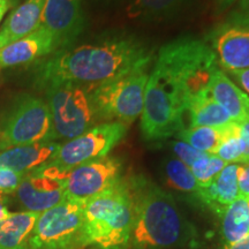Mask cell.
Returning a JSON list of instances; mask_svg holds the SVG:
<instances>
[{
    "label": "cell",
    "instance_id": "7",
    "mask_svg": "<svg viewBox=\"0 0 249 249\" xmlns=\"http://www.w3.org/2000/svg\"><path fill=\"white\" fill-rule=\"evenodd\" d=\"M40 173L60 180L66 198L80 202L89 201L107 192L120 181L123 164L116 157H105L77 165L70 170L44 164L36 169Z\"/></svg>",
    "mask_w": 249,
    "mask_h": 249
},
{
    "label": "cell",
    "instance_id": "29",
    "mask_svg": "<svg viewBox=\"0 0 249 249\" xmlns=\"http://www.w3.org/2000/svg\"><path fill=\"white\" fill-rule=\"evenodd\" d=\"M227 21L249 28V0H240L238 8Z\"/></svg>",
    "mask_w": 249,
    "mask_h": 249
},
{
    "label": "cell",
    "instance_id": "25",
    "mask_svg": "<svg viewBox=\"0 0 249 249\" xmlns=\"http://www.w3.org/2000/svg\"><path fill=\"white\" fill-rule=\"evenodd\" d=\"M227 165L223 160L213 154H203L197 158L189 169L197 181L200 188L209 186L213 179Z\"/></svg>",
    "mask_w": 249,
    "mask_h": 249
},
{
    "label": "cell",
    "instance_id": "11",
    "mask_svg": "<svg viewBox=\"0 0 249 249\" xmlns=\"http://www.w3.org/2000/svg\"><path fill=\"white\" fill-rule=\"evenodd\" d=\"M217 62L227 71L249 68V28L226 21L208 34Z\"/></svg>",
    "mask_w": 249,
    "mask_h": 249
},
{
    "label": "cell",
    "instance_id": "32",
    "mask_svg": "<svg viewBox=\"0 0 249 249\" xmlns=\"http://www.w3.org/2000/svg\"><path fill=\"white\" fill-rule=\"evenodd\" d=\"M240 136L245 144V152L241 164L249 163V123L240 124Z\"/></svg>",
    "mask_w": 249,
    "mask_h": 249
},
{
    "label": "cell",
    "instance_id": "27",
    "mask_svg": "<svg viewBox=\"0 0 249 249\" xmlns=\"http://www.w3.org/2000/svg\"><path fill=\"white\" fill-rule=\"evenodd\" d=\"M24 174L7 167H0V196L17 192Z\"/></svg>",
    "mask_w": 249,
    "mask_h": 249
},
{
    "label": "cell",
    "instance_id": "30",
    "mask_svg": "<svg viewBox=\"0 0 249 249\" xmlns=\"http://www.w3.org/2000/svg\"><path fill=\"white\" fill-rule=\"evenodd\" d=\"M238 187L239 196L249 200V163L239 164Z\"/></svg>",
    "mask_w": 249,
    "mask_h": 249
},
{
    "label": "cell",
    "instance_id": "13",
    "mask_svg": "<svg viewBox=\"0 0 249 249\" xmlns=\"http://www.w3.org/2000/svg\"><path fill=\"white\" fill-rule=\"evenodd\" d=\"M17 195L24 209L37 213L51 209L66 198L60 180L45 176L37 170L24 174L17 189Z\"/></svg>",
    "mask_w": 249,
    "mask_h": 249
},
{
    "label": "cell",
    "instance_id": "31",
    "mask_svg": "<svg viewBox=\"0 0 249 249\" xmlns=\"http://www.w3.org/2000/svg\"><path fill=\"white\" fill-rule=\"evenodd\" d=\"M229 73L231 74V75L236 80V82L247 91V95L249 96V68L229 71Z\"/></svg>",
    "mask_w": 249,
    "mask_h": 249
},
{
    "label": "cell",
    "instance_id": "37",
    "mask_svg": "<svg viewBox=\"0 0 249 249\" xmlns=\"http://www.w3.org/2000/svg\"><path fill=\"white\" fill-rule=\"evenodd\" d=\"M11 1H12V5H15V4H18V0H11Z\"/></svg>",
    "mask_w": 249,
    "mask_h": 249
},
{
    "label": "cell",
    "instance_id": "28",
    "mask_svg": "<svg viewBox=\"0 0 249 249\" xmlns=\"http://www.w3.org/2000/svg\"><path fill=\"white\" fill-rule=\"evenodd\" d=\"M171 148H172V151L176 155V157L188 167H191L193 163L204 154V152L196 150V149L187 144L186 142L180 141V140H177V141L171 143Z\"/></svg>",
    "mask_w": 249,
    "mask_h": 249
},
{
    "label": "cell",
    "instance_id": "16",
    "mask_svg": "<svg viewBox=\"0 0 249 249\" xmlns=\"http://www.w3.org/2000/svg\"><path fill=\"white\" fill-rule=\"evenodd\" d=\"M45 1L46 0H24L8 15L0 28V49L38 29Z\"/></svg>",
    "mask_w": 249,
    "mask_h": 249
},
{
    "label": "cell",
    "instance_id": "18",
    "mask_svg": "<svg viewBox=\"0 0 249 249\" xmlns=\"http://www.w3.org/2000/svg\"><path fill=\"white\" fill-rule=\"evenodd\" d=\"M238 170L239 164H227L209 186L198 191L197 197L219 216L239 197Z\"/></svg>",
    "mask_w": 249,
    "mask_h": 249
},
{
    "label": "cell",
    "instance_id": "19",
    "mask_svg": "<svg viewBox=\"0 0 249 249\" xmlns=\"http://www.w3.org/2000/svg\"><path fill=\"white\" fill-rule=\"evenodd\" d=\"M189 127H226L235 121L211 96L209 88L192 96L187 104Z\"/></svg>",
    "mask_w": 249,
    "mask_h": 249
},
{
    "label": "cell",
    "instance_id": "5",
    "mask_svg": "<svg viewBox=\"0 0 249 249\" xmlns=\"http://www.w3.org/2000/svg\"><path fill=\"white\" fill-rule=\"evenodd\" d=\"M148 66L139 67L114 79L90 87L98 119L118 121L126 126L142 114L149 74Z\"/></svg>",
    "mask_w": 249,
    "mask_h": 249
},
{
    "label": "cell",
    "instance_id": "6",
    "mask_svg": "<svg viewBox=\"0 0 249 249\" xmlns=\"http://www.w3.org/2000/svg\"><path fill=\"white\" fill-rule=\"evenodd\" d=\"M52 133L50 141H70L86 133L98 120L89 89L66 83L48 89Z\"/></svg>",
    "mask_w": 249,
    "mask_h": 249
},
{
    "label": "cell",
    "instance_id": "14",
    "mask_svg": "<svg viewBox=\"0 0 249 249\" xmlns=\"http://www.w3.org/2000/svg\"><path fill=\"white\" fill-rule=\"evenodd\" d=\"M58 50L53 36L39 26L30 35L0 49V71L29 64Z\"/></svg>",
    "mask_w": 249,
    "mask_h": 249
},
{
    "label": "cell",
    "instance_id": "36",
    "mask_svg": "<svg viewBox=\"0 0 249 249\" xmlns=\"http://www.w3.org/2000/svg\"><path fill=\"white\" fill-rule=\"evenodd\" d=\"M238 1V0H216L217 5L219 6L220 9H225L230 6H232L234 2Z\"/></svg>",
    "mask_w": 249,
    "mask_h": 249
},
{
    "label": "cell",
    "instance_id": "15",
    "mask_svg": "<svg viewBox=\"0 0 249 249\" xmlns=\"http://www.w3.org/2000/svg\"><path fill=\"white\" fill-rule=\"evenodd\" d=\"M209 91L233 121L236 124L249 123V96L219 68H216L213 73Z\"/></svg>",
    "mask_w": 249,
    "mask_h": 249
},
{
    "label": "cell",
    "instance_id": "38",
    "mask_svg": "<svg viewBox=\"0 0 249 249\" xmlns=\"http://www.w3.org/2000/svg\"><path fill=\"white\" fill-rule=\"evenodd\" d=\"M0 151H1V150H0Z\"/></svg>",
    "mask_w": 249,
    "mask_h": 249
},
{
    "label": "cell",
    "instance_id": "9",
    "mask_svg": "<svg viewBox=\"0 0 249 249\" xmlns=\"http://www.w3.org/2000/svg\"><path fill=\"white\" fill-rule=\"evenodd\" d=\"M51 113L48 103L34 96L18 99L0 133V150L50 141Z\"/></svg>",
    "mask_w": 249,
    "mask_h": 249
},
{
    "label": "cell",
    "instance_id": "35",
    "mask_svg": "<svg viewBox=\"0 0 249 249\" xmlns=\"http://www.w3.org/2000/svg\"><path fill=\"white\" fill-rule=\"evenodd\" d=\"M11 213H12L11 211H8L7 207H6L4 198H2L1 196H0V220H2V219H5V218H7Z\"/></svg>",
    "mask_w": 249,
    "mask_h": 249
},
{
    "label": "cell",
    "instance_id": "23",
    "mask_svg": "<svg viewBox=\"0 0 249 249\" xmlns=\"http://www.w3.org/2000/svg\"><path fill=\"white\" fill-rule=\"evenodd\" d=\"M236 124V123H234ZM234 124L226 127H189L177 133L180 141L186 142L204 154H216L218 147Z\"/></svg>",
    "mask_w": 249,
    "mask_h": 249
},
{
    "label": "cell",
    "instance_id": "33",
    "mask_svg": "<svg viewBox=\"0 0 249 249\" xmlns=\"http://www.w3.org/2000/svg\"><path fill=\"white\" fill-rule=\"evenodd\" d=\"M224 249H249V235L241 239L240 241L234 242V244L225 245Z\"/></svg>",
    "mask_w": 249,
    "mask_h": 249
},
{
    "label": "cell",
    "instance_id": "21",
    "mask_svg": "<svg viewBox=\"0 0 249 249\" xmlns=\"http://www.w3.org/2000/svg\"><path fill=\"white\" fill-rule=\"evenodd\" d=\"M189 0H129L126 15L140 22H158L177 17Z\"/></svg>",
    "mask_w": 249,
    "mask_h": 249
},
{
    "label": "cell",
    "instance_id": "24",
    "mask_svg": "<svg viewBox=\"0 0 249 249\" xmlns=\"http://www.w3.org/2000/svg\"><path fill=\"white\" fill-rule=\"evenodd\" d=\"M164 177L170 187L181 193L197 196L200 186L193 176L191 169L177 157H170L164 161Z\"/></svg>",
    "mask_w": 249,
    "mask_h": 249
},
{
    "label": "cell",
    "instance_id": "10",
    "mask_svg": "<svg viewBox=\"0 0 249 249\" xmlns=\"http://www.w3.org/2000/svg\"><path fill=\"white\" fill-rule=\"evenodd\" d=\"M127 127L118 121L96 124L77 138L59 145L46 164L61 170H70L77 165L105 157L124 138Z\"/></svg>",
    "mask_w": 249,
    "mask_h": 249
},
{
    "label": "cell",
    "instance_id": "3",
    "mask_svg": "<svg viewBox=\"0 0 249 249\" xmlns=\"http://www.w3.org/2000/svg\"><path fill=\"white\" fill-rule=\"evenodd\" d=\"M135 219L132 188L119 181L85 204L81 247L119 249L127 245Z\"/></svg>",
    "mask_w": 249,
    "mask_h": 249
},
{
    "label": "cell",
    "instance_id": "22",
    "mask_svg": "<svg viewBox=\"0 0 249 249\" xmlns=\"http://www.w3.org/2000/svg\"><path fill=\"white\" fill-rule=\"evenodd\" d=\"M222 233L225 245L249 235V200L239 196L222 214Z\"/></svg>",
    "mask_w": 249,
    "mask_h": 249
},
{
    "label": "cell",
    "instance_id": "4",
    "mask_svg": "<svg viewBox=\"0 0 249 249\" xmlns=\"http://www.w3.org/2000/svg\"><path fill=\"white\" fill-rule=\"evenodd\" d=\"M132 192L136 244L145 248H167L179 244L185 234L186 224L172 196L142 180L134 181Z\"/></svg>",
    "mask_w": 249,
    "mask_h": 249
},
{
    "label": "cell",
    "instance_id": "8",
    "mask_svg": "<svg viewBox=\"0 0 249 249\" xmlns=\"http://www.w3.org/2000/svg\"><path fill=\"white\" fill-rule=\"evenodd\" d=\"M85 202L65 198L39 214L31 233L29 249H75L81 247Z\"/></svg>",
    "mask_w": 249,
    "mask_h": 249
},
{
    "label": "cell",
    "instance_id": "17",
    "mask_svg": "<svg viewBox=\"0 0 249 249\" xmlns=\"http://www.w3.org/2000/svg\"><path fill=\"white\" fill-rule=\"evenodd\" d=\"M59 145L54 141H43L5 149L0 151V167L27 174L48 163Z\"/></svg>",
    "mask_w": 249,
    "mask_h": 249
},
{
    "label": "cell",
    "instance_id": "34",
    "mask_svg": "<svg viewBox=\"0 0 249 249\" xmlns=\"http://www.w3.org/2000/svg\"><path fill=\"white\" fill-rule=\"evenodd\" d=\"M12 1L11 0H0V23H1L2 18L8 12V9L12 7Z\"/></svg>",
    "mask_w": 249,
    "mask_h": 249
},
{
    "label": "cell",
    "instance_id": "1",
    "mask_svg": "<svg viewBox=\"0 0 249 249\" xmlns=\"http://www.w3.org/2000/svg\"><path fill=\"white\" fill-rule=\"evenodd\" d=\"M216 68V54L200 39L182 37L161 46L145 87L143 138L160 141L185 128L188 101L209 88Z\"/></svg>",
    "mask_w": 249,
    "mask_h": 249
},
{
    "label": "cell",
    "instance_id": "20",
    "mask_svg": "<svg viewBox=\"0 0 249 249\" xmlns=\"http://www.w3.org/2000/svg\"><path fill=\"white\" fill-rule=\"evenodd\" d=\"M40 213H12L0 220V249H29L28 242Z\"/></svg>",
    "mask_w": 249,
    "mask_h": 249
},
{
    "label": "cell",
    "instance_id": "2",
    "mask_svg": "<svg viewBox=\"0 0 249 249\" xmlns=\"http://www.w3.org/2000/svg\"><path fill=\"white\" fill-rule=\"evenodd\" d=\"M151 58L148 46L136 37L118 35L54 54L37 67L36 81L45 89L66 83L98 85L149 66Z\"/></svg>",
    "mask_w": 249,
    "mask_h": 249
},
{
    "label": "cell",
    "instance_id": "12",
    "mask_svg": "<svg viewBox=\"0 0 249 249\" xmlns=\"http://www.w3.org/2000/svg\"><path fill=\"white\" fill-rule=\"evenodd\" d=\"M40 26L53 36L58 49L70 45L85 28L80 0H46Z\"/></svg>",
    "mask_w": 249,
    "mask_h": 249
},
{
    "label": "cell",
    "instance_id": "26",
    "mask_svg": "<svg viewBox=\"0 0 249 249\" xmlns=\"http://www.w3.org/2000/svg\"><path fill=\"white\" fill-rule=\"evenodd\" d=\"M245 152V144L240 136V124H234L220 143L216 156L227 164H241Z\"/></svg>",
    "mask_w": 249,
    "mask_h": 249
}]
</instances>
